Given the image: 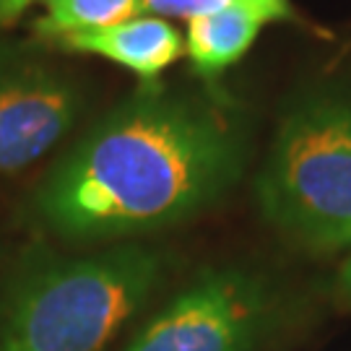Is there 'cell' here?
Instances as JSON below:
<instances>
[{
	"label": "cell",
	"instance_id": "5b68a950",
	"mask_svg": "<svg viewBox=\"0 0 351 351\" xmlns=\"http://www.w3.org/2000/svg\"><path fill=\"white\" fill-rule=\"evenodd\" d=\"M84 110L73 75L29 47L0 45V175L45 159Z\"/></svg>",
	"mask_w": 351,
	"mask_h": 351
},
{
	"label": "cell",
	"instance_id": "ba28073f",
	"mask_svg": "<svg viewBox=\"0 0 351 351\" xmlns=\"http://www.w3.org/2000/svg\"><path fill=\"white\" fill-rule=\"evenodd\" d=\"M45 13L37 21V34L55 42L68 34L123 24L143 13V0H42Z\"/></svg>",
	"mask_w": 351,
	"mask_h": 351
},
{
	"label": "cell",
	"instance_id": "8fae6325",
	"mask_svg": "<svg viewBox=\"0 0 351 351\" xmlns=\"http://www.w3.org/2000/svg\"><path fill=\"white\" fill-rule=\"evenodd\" d=\"M39 0H0V29L13 26Z\"/></svg>",
	"mask_w": 351,
	"mask_h": 351
},
{
	"label": "cell",
	"instance_id": "3957f363",
	"mask_svg": "<svg viewBox=\"0 0 351 351\" xmlns=\"http://www.w3.org/2000/svg\"><path fill=\"white\" fill-rule=\"evenodd\" d=\"M258 211L310 252L351 247V78L302 91L255 180Z\"/></svg>",
	"mask_w": 351,
	"mask_h": 351
},
{
	"label": "cell",
	"instance_id": "8992f818",
	"mask_svg": "<svg viewBox=\"0 0 351 351\" xmlns=\"http://www.w3.org/2000/svg\"><path fill=\"white\" fill-rule=\"evenodd\" d=\"M52 45L71 52L97 55L110 63L141 75L146 84H154L159 75L185 55V37L167 19L141 13L123 24L78 32L55 39Z\"/></svg>",
	"mask_w": 351,
	"mask_h": 351
},
{
	"label": "cell",
	"instance_id": "7c38bea8",
	"mask_svg": "<svg viewBox=\"0 0 351 351\" xmlns=\"http://www.w3.org/2000/svg\"><path fill=\"white\" fill-rule=\"evenodd\" d=\"M339 291L341 297L346 300V304H351V255L343 261V265H341L339 271Z\"/></svg>",
	"mask_w": 351,
	"mask_h": 351
},
{
	"label": "cell",
	"instance_id": "9c48e42d",
	"mask_svg": "<svg viewBox=\"0 0 351 351\" xmlns=\"http://www.w3.org/2000/svg\"><path fill=\"white\" fill-rule=\"evenodd\" d=\"M234 0H143V13L159 19H188L195 21L201 16L216 13L232 5Z\"/></svg>",
	"mask_w": 351,
	"mask_h": 351
},
{
	"label": "cell",
	"instance_id": "7a4b0ae2",
	"mask_svg": "<svg viewBox=\"0 0 351 351\" xmlns=\"http://www.w3.org/2000/svg\"><path fill=\"white\" fill-rule=\"evenodd\" d=\"M164 276V252L143 242L29 265L0 302V351H107Z\"/></svg>",
	"mask_w": 351,
	"mask_h": 351
},
{
	"label": "cell",
	"instance_id": "52a82bcc",
	"mask_svg": "<svg viewBox=\"0 0 351 351\" xmlns=\"http://www.w3.org/2000/svg\"><path fill=\"white\" fill-rule=\"evenodd\" d=\"M263 24H268L263 16L242 3H232L221 11L190 21L185 52L193 71L203 78L221 75L229 65L245 58Z\"/></svg>",
	"mask_w": 351,
	"mask_h": 351
},
{
	"label": "cell",
	"instance_id": "6da1fadb",
	"mask_svg": "<svg viewBox=\"0 0 351 351\" xmlns=\"http://www.w3.org/2000/svg\"><path fill=\"white\" fill-rule=\"evenodd\" d=\"M247 156V128L229 104L146 84L55 162L34 211L71 242H138L216 206Z\"/></svg>",
	"mask_w": 351,
	"mask_h": 351
},
{
	"label": "cell",
	"instance_id": "277c9868",
	"mask_svg": "<svg viewBox=\"0 0 351 351\" xmlns=\"http://www.w3.org/2000/svg\"><path fill=\"white\" fill-rule=\"evenodd\" d=\"M284 291L245 265L206 268L123 351H261L281 326Z\"/></svg>",
	"mask_w": 351,
	"mask_h": 351
},
{
	"label": "cell",
	"instance_id": "30bf717a",
	"mask_svg": "<svg viewBox=\"0 0 351 351\" xmlns=\"http://www.w3.org/2000/svg\"><path fill=\"white\" fill-rule=\"evenodd\" d=\"M234 3H242L255 13H261L265 21H291L294 19L289 0H234Z\"/></svg>",
	"mask_w": 351,
	"mask_h": 351
}]
</instances>
